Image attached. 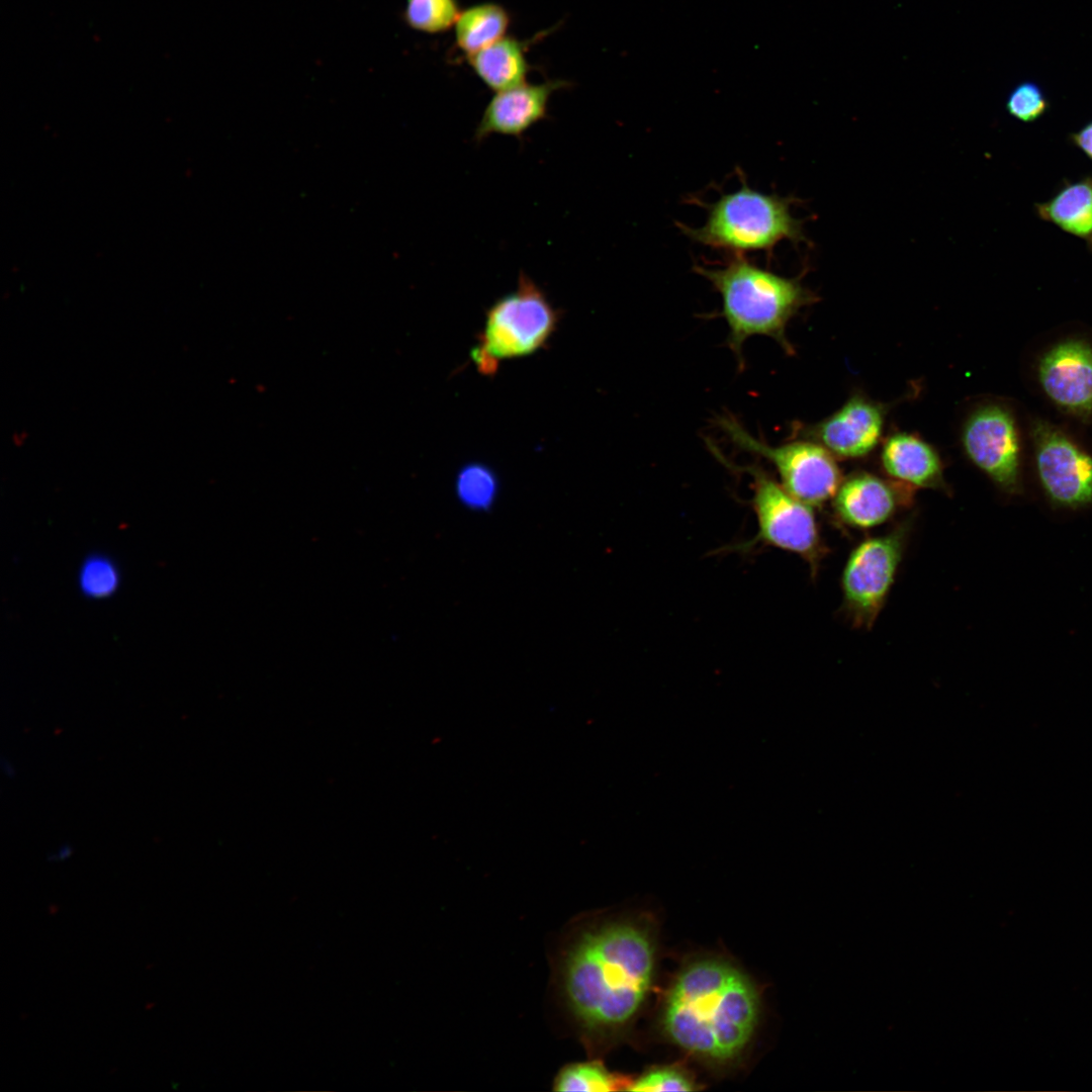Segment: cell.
Wrapping results in <instances>:
<instances>
[{
  "instance_id": "cell-1",
  "label": "cell",
  "mask_w": 1092,
  "mask_h": 1092,
  "mask_svg": "<svg viewBox=\"0 0 1092 1092\" xmlns=\"http://www.w3.org/2000/svg\"><path fill=\"white\" fill-rule=\"evenodd\" d=\"M654 969V947L639 926L610 922L584 929L566 947L560 970L566 1007L587 1038L627 1024L642 1005Z\"/></svg>"
},
{
  "instance_id": "cell-2",
  "label": "cell",
  "mask_w": 1092,
  "mask_h": 1092,
  "mask_svg": "<svg viewBox=\"0 0 1092 1092\" xmlns=\"http://www.w3.org/2000/svg\"><path fill=\"white\" fill-rule=\"evenodd\" d=\"M757 993L738 969L704 960L687 966L667 996L663 1023L680 1048L715 1061L738 1056L758 1018Z\"/></svg>"
},
{
  "instance_id": "cell-3",
  "label": "cell",
  "mask_w": 1092,
  "mask_h": 1092,
  "mask_svg": "<svg viewBox=\"0 0 1092 1092\" xmlns=\"http://www.w3.org/2000/svg\"><path fill=\"white\" fill-rule=\"evenodd\" d=\"M694 270L720 295L719 315L728 327L727 343L739 367L744 343L753 336L768 337L788 355L795 353L787 327L802 308L818 301L801 276H782L743 255H731L721 267L696 264Z\"/></svg>"
},
{
  "instance_id": "cell-4",
  "label": "cell",
  "mask_w": 1092,
  "mask_h": 1092,
  "mask_svg": "<svg viewBox=\"0 0 1092 1092\" xmlns=\"http://www.w3.org/2000/svg\"><path fill=\"white\" fill-rule=\"evenodd\" d=\"M795 198L764 193L750 188L744 179L741 186L723 193L707 204L703 225L692 228L677 223L691 241L731 255L764 252L770 256L783 241L797 245L807 242L803 220L791 211Z\"/></svg>"
},
{
  "instance_id": "cell-5",
  "label": "cell",
  "mask_w": 1092,
  "mask_h": 1092,
  "mask_svg": "<svg viewBox=\"0 0 1092 1092\" xmlns=\"http://www.w3.org/2000/svg\"><path fill=\"white\" fill-rule=\"evenodd\" d=\"M559 320V310L545 292L521 272L517 288L486 310L484 328L471 352L477 369L489 374L500 361L536 353L550 340Z\"/></svg>"
},
{
  "instance_id": "cell-6",
  "label": "cell",
  "mask_w": 1092,
  "mask_h": 1092,
  "mask_svg": "<svg viewBox=\"0 0 1092 1092\" xmlns=\"http://www.w3.org/2000/svg\"><path fill=\"white\" fill-rule=\"evenodd\" d=\"M718 425L737 448L759 456L776 469L779 482L801 502L822 507L835 495L843 477L836 458L820 444L795 438L770 445L751 435L736 419L723 416Z\"/></svg>"
},
{
  "instance_id": "cell-7",
  "label": "cell",
  "mask_w": 1092,
  "mask_h": 1092,
  "mask_svg": "<svg viewBox=\"0 0 1092 1092\" xmlns=\"http://www.w3.org/2000/svg\"><path fill=\"white\" fill-rule=\"evenodd\" d=\"M909 533L910 522L904 521L886 534L864 538L849 553L841 574V611L853 628L874 626L894 584Z\"/></svg>"
},
{
  "instance_id": "cell-8",
  "label": "cell",
  "mask_w": 1092,
  "mask_h": 1092,
  "mask_svg": "<svg viewBox=\"0 0 1092 1092\" xmlns=\"http://www.w3.org/2000/svg\"><path fill=\"white\" fill-rule=\"evenodd\" d=\"M752 478V508L757 533L747 545L756 543L788 551L804 559L815 576L827 548L822 540L813 507L801 502L762 468L744 467Z\"/></svg>"
},
{
  "instance_id": "cell-9",
  "label": "cell",
  "mask_w": 1092,
  "mask_h": 1092,
  "mask_svg": "<svg viewBox=\"0 0 1092 1092\" xmlns=\"http://www.w3.org/2000/svg\"><path fill=\"white\" fill-rule=\"evenodd\" d=\"M960 442L969 461L995 485L1007 493L1020 491V438L1008 407L997 402L974 406L962 423Z\"/></svg>"
},
{
  "instance_id": "cell-10",
  "label": "cell",
  "mask_w": 1092,
  "mask_h": 1092,
  "mask_svg": "<svg viewBox=\"0 0 1092 1092\" xmlns=\"http://www.w3.org/2000/svg\"><path fill=\"white\" fill-rule=\"evenodd\" d=\"M1032 439L1038 478L1051 500L1070 508L1091 504L1092 456L1042 422L1034 424Z\"/></svg>"
},
{
  "instance_id": "cell-11",
  "label": "cell",
  "mask_w": 1092,
  "mask_h": 1092,
  "mask_svg": "<svg viewBox=\"0 0 1092 1092\" xmlns=\"http://www.w3.org/2000/svg\"><path fill=\"white\" fill-rule=\"evenodd\" d=\"M889 411V403L855 392L825 419L794 427V436L820 444L836 459L863 458L881 442Z\"/></svg>"
},
{
  "instance_id": "cell-12",
  "label": "cell",
  "mask_w": 1092,
  "mask_h": 1092,
  "mask_svg": "<svg viewBox=\"0 0 1092 1092\" xmlns=\"http://www.w3.org/2000/svg\"><path fill=\"white\" fill-rule=\"evenodd\" d=\"M913 502V490L868 471H855L843 478L832 507L840 524L869 530L894 518Z\"/></svg>"
},
{
  "instance_id": "cell-13",
  "label": "cell",
  "mask_w": 1092,
  "mask_h": 1092,
  "mask_svg": "<svg viewBox=\"0 0 1092 1092\" xmlns=\"http://www.w3.org/2000/svg\"><path fill=\"white\" fill-rule=\"evenodd\" d=\"M1038 381L1045 395L1059 407L1079 417L1092 415V347L1081 340H1067L1040 358Z\"/></svg>"
},
{
  "instance_id": "cell-14",
  "label": "cell",
  "mask_w": 1092,
  "mask_h": 1092,
  "mask_svg": "<svg viewBox=\"0 0 1092 1092\" xmlns=\"http://www.w3.org/2000/svg\"><path fill=\"white\" fill-rule=\"evenodd\" d=\"M567 86L562 80L540 84L527 82L495 92L487 103L474 132L481 142L491 134L522 138L537 122L547 117L551 95Z\"/></svg>"
},
{
  "instance_id": "cell-15",
  "label": "cell",
  "mask_w": 1092,
  "mask_h": 1092,
  "mask_svg": "<svg viewBox=\"0 0 1092 1092\" xmlns=\"http://www.w3.org/2000/svg\"><path fill=\"white\" fill-rule=\"evenodd\" d=\"M880 462L890 479L913 491L947 489L938 451L914 433L896 432L887 437L882 444Z\"/></svg>"
},
{
  "instance_id": "cell-16",
  "label": "cell",
  "mask_w": 1092,
  "mask_h": 1092,
  "mask_svg": "<svg viewBox=\"0 0 1092 1092\" xmlns=\"http://www.w3.org/2000/svg\"><path fill=\"white\" fill-rule=\"evenodd\" d=\"M467 57L475 74L495 92L526 82L529 72L526 44L513 36L505 35Z\"/></svg>"
},
{
  "instance_id": "cell-17",
  "label": "cell",
  "mask_w": 1092,
  "mask_h": 1092,
  "mask_svg": "<svg viewBox=\"0 0 1092 1092\" xmlns=\"http://www.w3.org/2000/svg\"><path fill=\"white\" fill-rule=\"evenodd\" d=\"M1038 216L1092 248V177L1069 183L1051 199L1035 204Z\"/></svg>"
},
{
  "instance_id": "cell-18",
  "label": "cell",
  "mask_w": 1092,
  "mask_h": 1092,
  "mask_svg": "<svg viewBox=\"0 0 1092 1092\" xmlns=\"http://www.w3.org/2000/svg\"><path fill=\"white\" fill-rule=\"evenodd\" d=\"M510 15L499 4L479 3L461 10L454 28L456 43L470 56L506 35Z\"/></svg>"
},
{
  "instance_id": "cell-19",
  "label": "cell",
  "mask_w": 1092,
  "mask_h": 1092,
  "mask_svg": "<svg viewBox=\"0 0 1092 1092\" xmlns=\"http://www.w3.org/2000/svg\"><path fill=\"white\" fill-rule=\"evenodd\" d=\"M454 490L463 507L475 512H484L492 508L498 491L499 481L494 470L482 462H469L456 474Z\"/></svg>"
},
{
  "instance_id": "cell-20",
  "label": "cell",
  "mask_w": 1092,
  "mask_h": 1092,
  "mask_svg": "<svg viewBox=\"0 0 1092 1092\" xmlns=\"http://www.w3.org/2000/svg\"><path fill=\"white\" fill-rule=\"evenodd\" d=\"M627 1084L598 1062L575 1063L562 1068L554 1080L556 1091H614Z\"/></svg>"
},
{
  "instance_id": "cell-21",
  "label": "cell",
  "mask_w": 1092,
  "mask_h": 1092,
  "mask_svg": "<svg viewBox=\"0 0 1092 1092\" xmlns=\"http://www.w3.org/2000/svg\"><path fill=\"white\" fill-rule=\"evenodd\" d=\"M460 12L457 0H406L403 17L415 30L439 33L454 26Z\"/></svg>"
},
{
  "instance_id": "cell-22",
  "label": "cell",
  "mask_w": 1092,
  "mask_h": 1092,
  "mask_svg": "<svg viewBox=\"0 0 1092 1092\" xmlns=\"http://www.w3.org/2000/svg\"><path fill=\"white\" fill-rule=\"evenodd\" d=\"M119 572L114 562L102 554L90 555L81 564L78 582L83 595L104 599L118 587Z\"/></svg>"
},
{
  "instance_id": "cell-23",
  "label": "cell",
  "mask_w": 1092,
  "mask_h": 1092,
  "mask_svg": "<svg viewBox=\"0 0 1092 1092\" xmlns=\"http://www.w3.org/2000/svg\"><path fill=\"white\" fill-rule=\"evenodd\" d=\"M1049 106L1041 88L1030 81L1018 84L1010 92L1006 101L1008 113L1022 122H1033L1039 119Z\"/></svg>"
},
{
  "instance_id": "cell-24",
  "label": "cell",
  "mask_w": 1092,
  "mask_h": 1092,
  "mask_svg": "<svg viewBox=\"0 0 1092 1092\" xmlns=\"http://www.w3.org/2000/svg\"><path fill=\"white\" fill-rule=\"evenodd\" d=\"M626 1090L630 1091H692L694 1083L681 1071L673 1068H659L647 1072Z\"/></svg>"
},
{
  "instance_id": "cell-25",
  "label": "cell",
  "mask_w": 1092,
  "mask_h": 1092,
  "mask_svg": "<svg viewBox=\"0 0 1092 1092\" xmlns=\"http://www.w3.org/2000/svg\"><path fill=\"white\" fill-rule=\"evenodd\" d=\"M1070 138L1073 144L1092 160V120Z\"/></svg>"
},
{
  "instance_id": "cell-26",
  "label": "cell",
  "mask_w": 1092,
  "mask_h": 1092,
  "mask_svg": "<svg viewBox=\"0 0 1092 1092\" xmlns=\"http://www.w3.org/2000/svg\"><path fill=\"white\" fill-rule=\"evenodd\" d=\"M73 853V847L67 843L62 844L56 851L49 854L48 859L50 861H62L70 857Z\"/></svg>"
},
{
  "instance_id": "cell-27",
  "label": "cell",
  "mask_w": 1092,
  "mask_h": 1092,
  "mask_svg": "<svg viewBox=\"0 0 1092 1092\" xmlns=\"http://www.w3.org/2000/svg\"><path fill=\"white\" fill-rule=\"evenodd\" d=\"M2 772L7 778H13L16 774L14 764L8 759L3 758L1 761Z\"/></svg>"
}]
</instances>
